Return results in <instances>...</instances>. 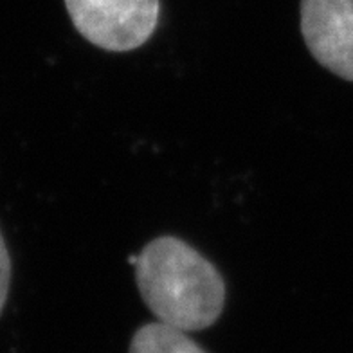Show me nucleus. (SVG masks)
I'll return each instance as SVG.
<instances>
[{
	"instance_id": "1",
	"label": "nucleus",
	"mask_w": 353,
	"mask_h": 353,
	"mask_svg": "<svg viewBox=\"0 0 353 353\" xmlns=\"http://www.w3.org/2000/svg\"><path fill=\"white\" fill-rule=\"evenodd\" d=\"M134 267L144 305L164 325L199 332L222 316L225 283L220 270L181 238L152 240Z\"/></svg>"
},
{
	"instance_id": "2",
	"label": "nucleus",
	"mask_w": 353,
	"mask_h": 353,
	"mask_svg": "<svg viewBox=\"0 0 353 353\" xmlns=\"http://www.w3.org/2000/svg\"><path fill=\"white\" fill-rule=\"evenodd\" d=\"M76 31L110 52L139 49L155 33L159 0H65Z\"/></svg>"
},
{
	"instance_id": "3",
	"label": "nucleus",
	"mask_w": 353,
	"mask_h": 353,
	"mask_svg": "<svg viewBox=\"0 0 353 353\" xmlns=\"http://www.w3.org/2000/svg\"><path fill=\"white\" fill-rule=\"evenodd\" d=\"M301 34L317 63L353 81V0H301Z\"/></svg>"
},
{
	"instance_id": "4",
	"label": "nucleus",
	"mask_w": 353,
	"mask_h": 353,
	"mask_svg": "<svg viewBox=\"0 0 353 353\" xmlns=\"http://www.w3.org/2000/svg\"><path fill=\"white\" fill-rule=\"evenodd\" d=\"M128 353H208L186 332L161 321L141 326L132 335Z\"/></svg>"
},
{
	"instance_id": "5",
	"label": "nucleus",
	"mask_w": 353,
	"mask_h": 353,
	"mask_svg": "<svg viewBox=\"0 0 353 353\" xmlns=\"http://www.w3.org/2000/svg\"><path fill=\"white\" fill-rule=\"evenodd\" d=\"M10 278H11V261L8 254L2 232H0V312L4 308L6 299H8V290H10Z\"/></svg>"
}]
</instances>
